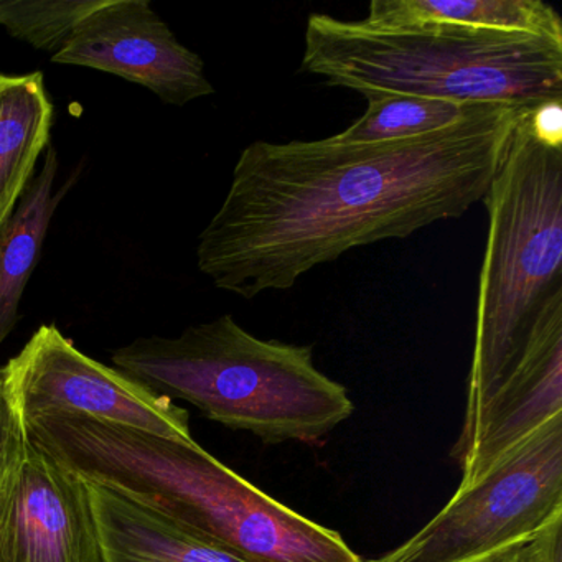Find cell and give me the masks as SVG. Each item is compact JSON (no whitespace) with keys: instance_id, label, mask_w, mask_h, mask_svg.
Segmentation results:
<instances>
[{"instance_id":"1","label":"cell","mask_w":562,"mask_h":562,"mask_svg":"<svg viewBox=\"0 0 562 562\" xmlns=\"http://www.w3.org/2000/svg\"><path fill=\"white\" fill-rule=\"evenodd\" d=\"M526 111L475 103L447 130L387 143L256 140L200 235V272L255 299L351 249L460 218L485 199Z\"/></svg>"},{"instance_id":"2","label":"cell","mask_w":562,"mask_h":562,"mask_svg":"<svg viewBox=\"0 0 562 562\" xmlns=\"http://www.w3.org/2000/svg\"><path fill=\"white\" fill-rule=\"evenodd\" d=\"M27 437L85 482L110 486L246 562H364L334 529L276 502L195 440L47 414Z\"/></svg>"},{"instance_id":"3","label":"cell","mask_w":562,"mask_h":562,"mask_svg":"<svg viewBox=\"0 0 562 562\" xmlns=\"http://www.w3.org/2000/svg\"><path fill=\"white\" fill-rule=\"evenodd\" d=\"M301 70L361 97L400 93L525 110L562 101V42L442 22L378 29L311 15Z\"/></svg>"},{"instance_id":"4","label":"cell","mask_w":562,"mask_h":562,"mask_svg":"<svg viewBox=\"0 0 562 562\" xmlns=\"http://www.w3.org/2000/svg\"><path fill=\"white\" fill-rule=\"evenodd\" d=\"M113 363L154 393L268 442H314L355 409L347 390L315 368L312 347L261 340L232 315L179 337L137 338Z\"/></svg>"},{"instance_id":"5","label":"cell","mask_w":562,"mask_h":562,"mask_svg":"<svg viewBox=\"0 0 562 562\" xmlns=\"http://www.w3.org/2000/svg\"><path fill=\"white\" fill-rule=\"evenodd\" d=\"M531 111L519 120L482 200L488 238L460 436L518 367L539 312L562 291V144L535 133Z\"/></svg>"},{"instance_id":"6","label":"cell","mask_w":562,"mask_h":562,"mask_svg":"<svg viewBox=\"0 0 562 562\" xmlns=\"http://www.w3.org/2000/svg\"><path fill=\"white\" fill-rule=\"evenodd\" d=\"M562 519V414L503 456L417 535L368 562H482Z\"/></svg>"},{"instance_id":"7","label":"cell","mask_w":562,"mask_h":562,"mask_svg":"<svg viewBox=\"0 0 562 562\" xmlns=\"http://www.w3.org/2000/svg\"><path fill=\"white\" fill-rule=\"evenodd\" d=\"M2 374L24 424L47 414H68L173 439L192 437L183 407L81 353L57 325H42Z\"/></svg>"},{"instance_id":"8","label":"cell","mask_w":562,"mask_h":562,"mask_svg":"<svg viewBox=\"0 0 562 562\" xmlns=\"http://www.w3.org/2000/svg\"><path fill=\"white\" fill-rule=\"evenodd\" d=\"M52 61L140 85L170 106L215 93L202 58L177 41L149 0H101Z\"/></svg>"},{"instance_id":"9","label":"cell","mask_w":562,"mask_h":562,"mask_svg":"<svg viewBox=\"0 0 562 562\" xmlns=\"http://www.w3.org/2000/svg\"><path fill=\"white\" fill-rule=\"evenodd\" d=\"M0 562H101L88 482L31 439L0 486Z\"/></svg>"},{"instance_id":"10","label":"cell","mask_w":562,"mask_h":562,"mask_svg":"<svg viewBox=\"0 0 562 562\" xmlns=\"http://www.w3.org/2000/svg\"><path fill=\"white\" fill-rule=\"evenodd\" d=\"M562 414V291L539 312L525 355L472 430L460 436L453 459L460 486L488 472L503 456Z\"/></svg>"},{"instance_id":"11","label":"cell","mask_w":562,"mask_h":562,"mask_svg":"<svg viewBox=\"0 0 562 562\" xmlns=\"http://www.w3.org/2000/svg\"><path fill=\"white\" fill-rule=\"evenodd\" d=\"M88 486L101 562H246L110 486Z\"/></svg>"},{"instance_id":"12","label":"cell","mask_w":562,"mask_h":562,"mask_svg":"<svg viewBox=\"0 0 562 562\" xmlns=\"http://www.w3.org/2000/svg\"><path fill=\"white\" fill-rule=\"evenodd\" d=\"M54 114L44 74L0 75V232L50 144Z\"/></svg>"},{"instance_id":"13","label":"cell","mask_w":562,"mask_h":562,"mask_svg":"<svg viewBox=\"0 0 562 562\" xmlns=\"http://www.w3.org/2000/svg\"><path fill=\"white\" fill-rule=\"evenodd\" d=\"M57 172V150L48 144L41 173L29 183L0 232V344L18 325L22 295L37 266L55 210L67 192H55Z\"/></svg>"},{"instance_id":"14","label":"cell","mask_w":562,"mask_h":562,"mask_svg":"<svg viewBox=\"0 0 562 562\" xmlns=\"http://www.w3.org/2000/svg\"><path fill=\"white\" fill-rule=\"evenodd\" d=\"M363 22L378 29L442 22L562 42L561 15L542 0H373Z\"/></svg>"},{"instance_id":"15","label":"cell","mask_w":562,"mask_h":562,"mask_svg":"<svg viewBox=\"0 0 562 562\" xmlns=\"http://www.w3.org/2000/svg\"><path fill=\"white\" fill-rule=\"evenodd\" d=\"M368 110L344 133L331 139L340 144H374L413 139L459 123L473 104L439 98L400 93H367Z\"/></svg>"},{"instance_id":"16","label":"cell","mask_w":562,"mask_h":562,"mask_svg":"<svg viewBox=\"0 0 562 562\" xmlns=\"http://www.w3.org/2000/svg\"><path fill=\"white\" fill-rule=\"evenodd\" d=\"M101 0H0V27L15 41L57 55Z\"/></svg>"},{"instance_id":"17","label":"cell","mask_w":562,"mask_h":562,"mask_svg":"<svg viewBox=\"0 0 562 562\" xmlns=\"http://www.w3.org/2000/svg\"><path fill=\"white\" fill-rule=\"evenodd\" d=\"M27 440L24 420L12 404L0 368V486L21 459Z\"/></svg>"},{"instance_id":"18","label":"cell","mask_w":562,"mask_h":562,"mask_svg":"<svg viewBox=\"0 0 562 562\" xmlns=\"http://www.w3.org/2000/svg\"><path fill=\"white\" fill-rule=\"evenodd\" d=\"M562 519L482 562H562Z\"/></svg>"},{"instance_id":"19","label":"cell","mask_w":562,"mask_h":562,"mask_svg":"<svg viewBox=\"0 0 562 562\" xmlns=\"http://www.w3.org/2000/svg\"><path fill=\"white\" fill-rule=\"evenodd\" d=\"M531 126L542 139L562 144V101L546 103L532 110Z\"/></svg>"}]
</instances>
